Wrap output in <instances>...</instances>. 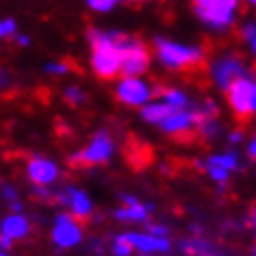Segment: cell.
Returning a JSON list of instances; mask_svg holds the SVG:
<instances>
[{
	"label": "cell",
	"instance_id": "obj_1",
	"mask_svg": "<svg viewBox=\"0 0 256 256\" xmlns=\"http://www.w3.org/2000/svg\"><path fill=\"white\" fill-rule=\"evenodd\" d=\"M122 35H100L92 33L94 44V70L102 78H115L122 72V50H120Z\"/></svg>",
	"mask_w": 256,
	"mask_h": 256
},
{
	"label": "cell",
	"instance_id": "obj_2",
	"mask_svg": "<svg viewBox=\"0 0 256 256\" xmlns=\"http://www.w3.org/2000/svg\"><path fill=\"white\" fill-rule=\"evenodd\" d=\"M156 48H158V54L163 56V61L170 63L172 68H178L182 72H200L202 76L206 74L202 52H198V50H189L168 42H156Z\"/></svg>",
	"mask_w": 256,
	"mask_h": 256
},
{
	"label": "cell",
	"instance_id": "obj_3",
	"mask_svg": "<svg viewBox=\"0 0 256 256\" xmlns=\"http://www.w3.org/2000/svg\"><path fill=\"white\" fill-rule=\"evenodd\" d=\"M120 50H122V72H120L122 76L132 78V76L146 72V68H148V63H150V54L144 46L128 42L126 37L122 35L120 37Z\"/></svg>",
	"mask_w": 256,
	"mask_h": 256
},
{
	"label": "cell",
	"instance_id": "obj_4",
	"mask_svg": "<svg viewBox=\"0 0 256 256\" xmlns=\"http://www.w3.org/2000/svg\"><path fill=\"white\" fill-rule=\"evenodd\" d=\"M228 100H230V106H232L234 115L239 118L241 122H248L250 115L254 113L252 108V92H254V85L248 82L246 78H239L234 80L228 89Z\"/></svg>",
	"mask_w": 256,
	"mask_h": 256
},
{
	"label": "cell",
	"instance_id": "obj_5",
	"mask_svg": "<svg viewBox=\"0 0 256 256\" xmlns=\"http://www.w3.org/2000/svg\"><path fill=\"white\" fill-rule=\"evenodd\" d=\"M113 152V144L111 139L106 135H98L96 137V142L89 146L85 152H80V154H76L72 158L74 165H78V168H89V165H98V163H104L108 156H111Z\"/></svg>",
	"mask_w": 256,
	"mask_h": 256
},
{
	"label": "cell",
	"instance_id": "obj_6",
	"mask_svg": "<svg viewBox=\"0 0 256 256\" xmlns=\"http://www.w3.org/2000/svg\"><path fill=\"white\" fill-rule=\"evenodd\" d=\"M234 7H236V0H210V4L202 7L200 14L206 22L224 26V24L230 22V16H232Z\"/></svg>",
	"mask_w": 256,
	"mask_h": 256
},
{
	"label": "cell",
	"instance_id": "obj_7",
	"mask_svg": "<svg viewBox=\"0 0 256 256\" xmlns=\"http://www.w3.org/2000/svg\"><path fill=\"white\" fill-rule=\"evenodd\" d=\"M54 241L56 246L61 248H70V246H76L80 241V230L78 226L74 224L72 217L68 215H61L56 220V228H54Z\"/></svg>",
	"mask_w": 256,
	"mask_h": 256
},
{
	"label": "cell",
	"instance_id": "obj_8",
	"mask_svg": "<svg viewBox=\"0 0 256 256\" xmlns=\"http://www.w3.org/2000/svg\"><path fill=\"white\" fill-rule=\"evenodd\" d=\"M120 100H124L128 102V104H144L146 100H148V89H146L144 82H139V80H132V78H128L124 80L120 85Z\"/></svg>",
	"mask_w": 256,
	"mask_h": 256
},
{
	"label": "cell",
	"instance_id": "obj_9",
	"mask_svg": "<svg viewBox=\"0 0 256 256\" xmlns=\"http://www.w3.org/2000/svg\"><path fill=\"white\" fill-rule=\"evenodd\" d=\"M120 243L142 248V250H146V252H154V250L165 252V250L170 248L168 239H163V236H142V234H124V236H120Z\"/></svg>",
	"mask_w": 256,
	"mask_h": 256
},
{
	"label": "cell",
	"instance_id": "obj_10",
	"mask_svg": "<svg viewBox=\"0 0 256 256\" xmlns=\"http://www.w3.org/2000/svg\"><path fill=\"white\" fill-rule=\"evenodd\" d=\"M215 76H217V80H220V85L228 89L234 80L243 78V68H241V63H239V61L226 59V61H222L220 66H217Z\"/></svg>",
	"mask_w": 256,
	"mask_h": 256
},
{
	"label": "cell",
	"instance_id": "obj_11",
	"mask_svg": "<svg viewBox=\"0 0 256 256\" xmlns=\"http://www.w3.org/2000/svg\"><path fill=\"white\" fill-rule=\"evenodd\" d=\"M28 176H30V180H33L35 184H48V182L54 180L56 168L52 163H48V161H40V158H35V161H30V165H28Z\"/></svg>",
	"mask_w": 256,
	"mask_h": 256
},
{
	"label": "cell",
	"instance_id": "obj_12",
	"mask_svg": "<svg viewBox=\"0 0 256 256\" xmlns=\"http://www.w3.org/2000/svg\"><path fill=\"white\" fill-rule=\"evenodd\" d=\"M176 108L174 104H152V106H146L144 108V118L148 120V122H158V124H163L165 120L170 118L172 113H176Z\"/></svg>",
	"mask_w": 256,
	"mask_h": 256
},
{
	"label": "cell",
	"instance_id": "obj_13",
	"mask_svg": "<svg viewBox=\"0 0 256 256\" xmlns=\"http://www.w3.org/2000/svg\"><path fill=\"white\" fill-rule=\"evenodd\" d=\"M2 232L9 234L11 239H22L28 232V222L22 220V217H9L2 224Z\"/></svg>",
	"mask_w": 256,
	"mask_h": 256
},
{
	"label": "cell",
	"instance_id": "obj_14",
	"mask_svg": "<svg viewBox=\"0 0 256 256\" xmlns=\"http://www.w3.org/2000/svg\"><path fill=\"white\" fill-rule=\"evenodd\" d=\"M70 204H72V208L76 213V220L89 215V210H92V204H89V200L82 194H78V191H72V196H70Z\"/></svg>",
	"mask_w": 256,
	"mask_h": 256
},
{
	"label": "cell",
	"instance_id": "obj_15",
	"mask_svg": "<svg viewBox=\"0 0 256 256\" xmlns=\"http://www.w3.org/2000/svg\"><path fill=\"white\" fill-rule=\"evenodd\" d=\"M118 217L120 220H135V222H139V220H146V208L139 206L137 202H128L126 208L118 210Z\"/></svg>",
	"mask_w": 256,
	"mask_h": 256
},
{
	"label": "cell",
	"instance_id": "obj_16",
	"mask_svg": "<svg viewBox=\"0 0 256 256\" xmlns=\"http://www.w3.org/2000/svg\"><path fill=\"white\" fill-rule=\"evenodd\" d=\"M208 165H220V168L232 170V168H236V161H234L232 156H215V158H210Z\"/></svg>",
	"mask_w": 256,
	"mask_h": 256
},
{
	"label": "cell",
	"instance_id": "obj_17",
	"mask_svg": "<svg viewBox=\"0 0 256 256\" xmlns=\"http://www.w3.org/2000/svg\"><path fill=\"white\" fill-rule=\"evenodd\" d=\"M158 94H163L165 98H168L170 104H174V106H184V96L182 94H178V92H158Z\"/></svg>",
	"mask_w": 256,
	"mask_h": 256
},
{
	"label": "cell",
	"instance_id": "obj_18",
	"mask_svg": "<svg viewBox=\"0 0 256 256\" xmlns=\"http://www.w3.org/2000/svg\"><path fill=\"white\" fill-rule=\"evenodd\" d=\"M208 170H210V174H213L215 180H220V182H224L228 178L226 168H220V165H208Z\"/></svg>",
	"mask_w": 256,
	"mask_h": 256
},
{
	"label": "cell",
	"instance_id": "obj_19",
	"mask_svg": "<svg viewBox=\"0 0 256 256\" xmlns=\"http://www.w3.org/2000/svg\"><path fill=\"white\" fill-rule=\"evenodd\" d=\"M89 4L98 11H108L115 4V0H89Z\"/></svg>",
	"mask_w": 256,
	"mask_h": 256
},
{
	"label": "cell",
	"instance_id": "obj_20",
	"mask_svg": "<svg viewBox=\"0 0 256 256\" xmlns=\"http://www.w3.org/2000/svg\"><path fill=\"white\" fill-rule=\"evenodd\" d=\"M14 30H16V24L11 20H4L2 26H0V33H2V37H7L9 33H14Z\"/></svg>",
	"mask_w": 256,
	"mask_h": 256
},
{
	"label": "cell",
	"instance_id": "obj_21",
	"mask_svg": "<svg viewBox=\"0 0 256 256\" xmlns=\"http://www.w3.org/2000/svg\"><path fill=\"white\" fill-rule=\"evenodd\" d=\"M66 98H68L70 102H80V100H82V94L78 92V89H70V92L66 94Z\"/></svg>",
	"mask_w": 256,
	"mask_h": 256
},
{
	"label": "cell",
	"instance_id": "obj_22",
	"mask_svg": "<svg viewBox=\"0 0 256 256\" xmlns=\"http://www.w3.org/2000/svg\"><path fill=\"white\" fill-rule=\"evenodd\" d=\"M246 35L252 37V46H254V50H256V28H254V26H248V28H246Z\"/></svg>",
	"mask_w": 256,
	"mask_h": 256
},
{
	"label": "cell",
	"instance_id": "obj_23",
	"mask_svg": "<svg viewBox=\"0 0 256 256\" xmlns=\"http://www.w3.org/2000/svg\"><path fill=\"white\" fill-rule=\"evenodd\" d=\"M48 70H50V72H66L68 68H66V66H50Z\"/></svg>",
	"mask_w": 256,
	"mask_h": 256
},
{
	"label": "cell",
	"instance_id": "obj_24",
	"mask_svg": "<svg viewBox=\"0 0 256 256\" xmlns=\"http://www.w3.org/2000/svg\"><path fill=\"white\" fill-rule=\"evenodd\" d=\"M252 108H254V113H256V85H254V92H252Z\"/></svg>",
	"mask_w": 256,
	"mask_h": 256
},
{
	"label": "cell",
	"instance_id": "obj_25",
	"mask_svg": "<svg viewBox=\"0 0 256 256\" xmlns=\"http://www.w3.org/2000/svg\"><path fill=\"white\" fill-rule=\"evenodd\" d=\"M250 154H252V158H256V142L252 144V148H250Z\"/></svg>",
	"mask_w": 256,
	"mask_h": 256
},
{
	"label": "cell",
	"instance_id": "obj_26",
	"mask_svg": "<svg viewBox=\"0 0 256 256\" xmlns=\"http://www.w3.org/2000/svg\"><path fill=\"white\" fill-rule=\"evenodd\" d=\"M254 224H256V215H254Z\"/></svg>",
	"mask_w": 256,
	"mask_h": 256
},
{
	"label": "cell",
	"instance_id": "obj_27",
	"mask_svg": "<svg viewBox=\"0 0 256 256\" xmlns=\"http://www.w3.org/2000/svg\"><path fill=\"white\" fill-rule=\"evenodd\" d=\"M252 2H256V0H252Z\"/></svg>",
	"mask_w": 256,
	"mask_h": 256
}]
</instances>
